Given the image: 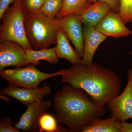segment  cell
<instances>
[{
    "label": "cell",
    "mask_w": 132,
    "mask_h": 132,
    "mask_svg": "<svg viewBox=\"0 0 132 132\" xmlns=\"http://www.w3.org/2000/svg\"><path fill=\"white\" fill-rule=\"evenodd\" d=\"M53 105L58 122L71 132H82L106 112L85 91L67 84L55 93Z\"/></svg>",
    "instance_id": "cell-1"
},
{
    "label": "cell",
    "mask_w": 132,
    "mask_h": 132,
    "mask_svg": "<svg viewBox=\"0 0 132 132\" xmlns=\"http://www.w3.org/2000/svg\"><path fill=\"white\" fill-rule=\"evenodd\" d=\"M61 81L84 90L101 106H105L121 90V81L116 73L95 62L72 65L65 69Z\"/></svg>",
    "instance_id": "cell-2"
},
{
    "label": "cell",
    "mask_w": 132,
    "mask_h": 132,
    "mask_svg": "<svg viewBox=\"0 0 132 132\" xmlns=\"http://www.w3.org/2000/svg\"><path fill=\"white\" fill-rule=\"evenodd\" d=\"M24 26L27 38L33 49L46 48L56 44L61 28L60 19L49 18L41 13L25 14Z\"/></svg>",
    "instance_id": "cell-3"
},
{
    "label": "cell",
    "mask_w": 132,
    "mask_h": 132,
    "mask_svg": "<svg viewBox=\"0 0 132 132\" xmlns=\"http://www.w3.org/2000/svg\"><path fill=\"white\" fill-rule=\"evenodd\" d=\"M25 13L21 0H16L3 14L1 21L0 43L7 41L17 43L26 50L33 49L26 36L24 18Z\"/></svg>",
    "instance_id": "cell-4"
},
{
    "label": "cell",
    "mask_w": 132,
    "mask_h": 132,
    "mask_svg": "<svg viewBox=\"0 0 132 132\" xmlns=\"http://www.w3.org/2000/svg\"><path fill=\"white\" fill-rule=\"evenodd\" d=\"M65 69L53 73H46L39 70L32 64L13 69H5L0 71L2 78L9 85L28 88L38 87L41 82L47 79L62 76Z\"/></svg>",
    "instance_id": "cell-5"
},
{
    "label": "cell",
    "mask_w": 132,
    "mask_h": 132,
    "mask_svg": "<svg viewBox=\"0 0 132 132\" xmlns=\"http://www.w3.org/2000/svg\"><path fill=\"white\" fill-rule=\"evenodd\" d=\"M127 74V84L123 92L106 105L111 117L120 122L132 119V69Z\"/></svg>",
    "instance_id": "cell-6"
},
{
    "label": "cell",
    "mask_w": 132,
    "mask_h": 132,
    "mask_svg": "<svg viewBox=\"0 0 132 132\" xmlns=\"http://www.w3.org/2000/svg\"><path fill=\"white\" fill-rule=\"evenodd\" d=\"M52 105L50 101L44 100L29 104L19 121L15 123V126L24 132H40L39 122L41 116Z\"/></svg>",
    "instance_id": "cell-7"
},
{
    "label": "cell",
    "mask_w": 132,
    "mask_h": 132,
    "mask_svg": "<svg viewBox=\"0 0 132 132\" xmlns=\"http://www.w3.org/2000/svg\"><path fill=\"white\" fill-rule=\"evenodd\" d=\"M52 92L50 86L46 83L41 87H20L9 85L1 92V94L7 95L27 106L35 102L43 100Z\"/></svg>",
    "instance_id": "cell-8"
},
{
    "label": "cell",
    "mask_w": 132,
    "mask_h": 132,
    "mask_svg": "<svg viewBox=\"0 0 132 132\" xmlns=\"http://www.w3.org/2000/svg\"><path fill=\"white\" fill-rule=\"evenodd\" d=\"M28 65L26 49L14 42L7 41L0 44V71L8 67H24Z\"/></svg>",
    "instance_id": "cell-9"
},
{
    "label": "cell",
    "mask_w": 132,
    "mask_h": 132,
    "mask_svg": "<svg viewBox=\"0 0 132 132\" xmlns=\"http://www.w3.org/2000/svg\"><path fill=\"white\" fill-rule=\"evenodd\" d=\"M61 28L72 43L75 50L81 57L84 53V39L82 23L80 15L71 14L60 19Z\"/></svg>",
    "instance_id": "cell-10"
},
{
    "label": "cell",
    "mask_w": 132,
    "mask_h": 132,
    "mask_svg": "<svg viewBox=\"0 0 132 132\" xmlns=\"http://www.w3.org/2000/svg\"><path fill=\"white\" fill-rule=\"evenodd\" d=\"M125 25L119 14L112 10L95 28L107 37L118 38L127 37L132 34V31Z\"/></svg>",
    "instance_id": "cell-11"
},
{
    "label": "cell",
    "mask_w": 132,
    "mask_h": 132,
    "mask_svg": "<svg viewBox=\"0 0 132 132\" xmlns=\"http://www.w3.org/2000/svg\"><path fill=\"white\" fill-rule=\"evenodd\" d=\"M84 53L81 64H92L95 52L107 36L97 31L95 27L85 25L83 29Z\"/></svg>",
    "instance_id": "cell-12"
},
{
    "label": "cell",
    "mask_w": 132,
    "mask_h": 132,
    "mask_svg": "<svg viewBox=\"0 0 132 132\" xmlns=\"http://www.w3.org/2000/svg\"><path fill=\"white\" fill-rule=\"evenodd\" d=\"M56 52L59 59H64L72 65L81 64L82 58L72 47L69 39L61 28L57 34Z\"/></svg>",
    "instance_id": "cell-13"
},
{
    "label": "cell",
    "mask_w": 132,
    "mask_h": 132,
    "mask_svg": "<svg viewBox=\"0 0 132 132\" xmlns=\"http://www.w3.org/2000/svg\"><path fill=\"white\" fill-rule=\"evenodd\" d=\"M112 10L111 6L106 3L97 2L92 3L80 17L84 25L95 27Z\"/></svg>",
    "instance_id": "cell-14"
},
{
    "label": "cell",
    "mask_w": 132,
    "mask_h": 132,
    "mask_svg": "<svg viewBox=\"0 0 132 132\" xmlns=\"http://www.w3.org/2000/svg\"><path fill=\"white\" fill-rule=\"evenodd\" d=\"M27 61L28 64H32L36 66L40 64L39 61H45L51 64H57L59 59L56 52V47L51 48H42L38 50H26Z\"/></svg>",
    "instance_id": "cell-15"
},
{
    "label": "cell",
    "mask_w": 132,
    "mask_h": 132,
    "mask_svg": "<svg viewBox=\"0 0 132 132\" xmlns=\"http://www.w3.org/2000/svg\"><path fill=\"white\" fill-rule=\"evenodd\" d=\"M121 122L111 117L99 118L85 128L81 132H121Z\"/></svg>",
    "instance_id": "cell-16"
},
{
    "label": "cell",
    "mask_w": 132,
    "mask_h": 132,
    "mask_svg": "<svg viewBox=\"0 0 132 132\" xmlns=\"http://www.w3.org/2000/svg\"><path fill=\"white\" fill-rule=\"evenodd\" d=\"M92 4L86 0H64L62 8L57 17L61 19L71 14L80 15Z\"/></svg>",
    "instance_id": "cell-17"
},
{
    "label": "cell",
    "mask_w": 132,
    "mask_h": 132,
    "mask_svg": "<svg viewBox=\"0 0 132 132\" xmlns=\"http://www.w3.org/2000/svg\"><path fill=\"white\" fill-rule=\"evenodd\" d=\"M58 121L51 114L45 113L41 116L39 122L40 132H68V128L58 125Z\"/></svg>",
    "instance_id": "cell-18"
},
{
    "label": "cell",
    "mask_w": 132,
    "mask_h": 132,
    "mask_svg": "<svg viewBox=\"0 0 132 132\" xmlns=\"http://www.w3.org/2000/svg\"><path fill=\"white\" fill-rule=\"evenodd\" d=\"M64 0H45L43 5L41 13L47 17H57L62 8Z\"/></svg>",
    "instance_id": "cell-19"
},
{
    "label": "cell",
    "mask_w": 132,
    "mask_h": 132,
    "mask_svg": "<svg viewBox=\"0 0 132 132\" xmlns=\"http://www.w3.org/2000/svg\"><path fill=\"white\" fill-rule=\"evenodd\" d=\"M119 14L125 24L132 22V0H119Z\"/></svg>",
    "instance_id": "cell-20"
},
{
    "label": "cell",
    "mask_w": 132,
    "mask_h": 132,
    "mask_svg": "<svg viewBox=\"0 0 132 132\" xmlns=\"http://www.w3.org/2000/svg\"><path fill=\"white\" fill-rule=\"evenodd\" d=\"M45 0H21L22 7L25 14L41 13Z\"/></svg>",
    "instance_id": "cell-21"
},
{
    "label": "cell",
    "mask_w": 132,
    "mask_h": 132,
    "mask_svg": "<svg viewBox=\"0 0 132 132\" xmlns=\"http://www.w3.org/2000/svg\"><path fill=\"white\" fill-rule=\"evenodd\" d=\"M12 119L9 116L3 117L0 121V132H20V130L12 126Z\"/></svg>",
    "instance_id": "cell-22"
},
{
    "label": "cell",
    "mask_w": 132,
    "mask_h": 132,
    "mask_svg": "<svg viewBox=\"0 0 132 132\" xmlns=\"http://www.w3.org/2000/svg\"><path fill=\"white\" fill-rule=\"evenodd\" d=\"M90 3H94L97 2H103L109 4L114 12L119 13V0H86Z\"/></svg>",
    "instance_id": "cell-23"
},
{
    "label": "cell",
    "mask_w": 132,
    "mask_h": 132,
    "mask_svg": "<svg viewBox=\"0 0 132 132\" xmlns=\"http://www.w3.org/2000/svg\"><path fill=\"white\" fill-rule=\"evenodd\" d=\"M16 0H0V20H1L3 14L9 6L14 3Z\"/></svg>",
    "instance_id": "cell-24"
},
{
    "label": "cell",
    "mask_w": 132,
    "mask_h": 132,
    "mask_svg": "<svg viewBox=\"0 0 132 132\" xmlns=\"http://www.w3.org/2000/svg\"><path fill=\"white\" fill-rule=\"evenodd\" d=\"M121 132H132V123H129L126 121L121 122Z\"/></svg>",
    "instance_id": "cell-25"
},
{
    "label": "cell",
    "mask_w": 132,
    "mask_h": 132,
    "mask_svg": "<svg viewBox=\"0 0 132 132\" xmlns=\"http://www.w3.org/2000/svg\"><path fill=\"white\" fill-rule=\"evenodd\" d=\"M7 95L1 94V98L2 99V100H3L7 102H9L10 101V100L9 98H7Z\"/></svg>",
    "instance_id": "cell-26"
}]
</instances>
